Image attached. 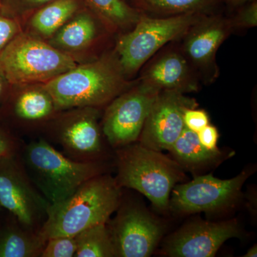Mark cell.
<instances>
[{
  "mask_svg": "<svg viewBox=\"0 0 257 257\" xmlns=\"http://www.w3.org/2000/svg\"><path fill=\"white\" fill-rule=\"evenodd\" d=\"M76 109L56 126L55 141L64 155L72 160L99 162L104 146L95 108Z\"/></svg>",
  "mask_w": 257,
  "mask_h": 257,
  "instance_id": "cell-13",
  "label": "cell"
},
{
  "mask_svg": "<svg viewBox=\"0 0 257 257\" xmlns=\"http://www.w3.org/2000/svg\"><path fill=\"white\" fill-rule=\"evenodd\" d=\"M109 229L115 256H150L162 236L157 221L137 207L120 209Z\"/></svg>",
  "mask_w": 257,
  "mask_h": 257,
  "instance_id": "cell-11",
  "label": "cell"
},
{
  "mask_svg": "<svg viewBox=\"0 0 257 257\" xmlns=\"http://www.w3.org/2000/svg\"><path fill=\"white\" fill-rule=\"evenodd\" d=\"M94 20L87 15H80L63 25L56 35L55 43L68 50H81L87 47L96 35Z\"/></svg>",
  "mask_w": 257,
  "mask_h": 257,
  "instance_id": "cell-21",
  "label": "cell"
},
{
  "mask_svg": "<svg viewBox=\"0 0 257 257\" xmlns=\"http://www.w3.org/2000/svg\"><path fill=\"white\" fill-rule=\"evenodd\" d=\"M120 200L116 179L103 174L96 176L62 202L51 204L39 234L45 241L57 236H75L88 228L107 223Z\"/></svg>",
  "mask_w": 257,
  "mask_h": 257,
  "instance_id": "cell-1",
  "label": "cell"
},
{
  "mask_svg": "<svg viewBox=\"0 0 257 257\" xmlns=\"http://www.w3.org/2000/svg\"><path fill=\"white\" fill-rule=\"evenodd\" d=\"M53 0H8L13 9L20 13H25L48 4Z\"/></svg>",
  "mask_w": 257,
  "mask_h": 257,
  "instance_id": "cell-28",
  "label": "cell"
},
{
  "mask_svg": "<svg viewBox=\"0 0 257 257\" xmlns=\"http://www.w3.org/2000/svg\"><path fill=\"white\" fill-rule=\"evenodd\" d=\"M169 150L181 164L189 167L210 163L220 156L218 149L208 150L199 142L197 133L186 126Z\"/></svg>",
  "mask_w": 257,
  "mask_h": 257,
  "instance_id": "cell-18",
  "label": "cell"
},
{
  "mask_svg": "<svg viewBox=\"0 0 257 257\" xmlns=\"http://www.w3.org/2000/svg\"><path fill=\"white\" fill-rule=\"evenodd\" d=\"M19 34L18 23L0 15V51Z\"/></svg>",
  "mask_w": 257,
  "mask_h": 257,
  "instance_id": "cell-26",
  "label": "cell"
},
{
  "mask_svg": "<svg viewBox=\"0 0 257 257\" xmlns=\"http://www.w3.org/2000/svg\"><path fill=\"white\" fill-rule=\"evenodd\" d=\"M77 0H53L32 16L31 26L45 37L58 31L78 9Z\"/></svg>",
  "mask_w": 257,
  "mask_h": 257,
  "instance_id": "cell-17",
  "label": "cell"
},
{
  "mask_svg": "<svg viewBox=\"0 0 257 257\" xmlns=\"http://www.w3.org/2000/svg\"><path fill=\"white\" fill-rule=\"evenodd\" d=\"M75 236H57L47 239L42 257H73L77 251Z\"/></svg>",
  "mask_w": 257,
  "mask_h": 257,
  "instance_id": "cell-24",
  "label": "cell"
},
{
  "mask_svg": "<svg viewBox=\"0 0 257 257\" xmlns=\"http://www.w3.org/2000/svg\"><path fill=\"white\" fill-rule=\"evenodd\" d=\"M43 89L53 101L56 110L104 105L124 89L119 69L108 60L76 66L45 83Z\"/></svg>",
  "mask_w": 257,
  "mask_h": 257,
  "instance_id": "cell-3",
  "label": "cell"
},
{
  "mask_svg": "<svg viewBox=\"0 0 257 257\" xmlns=\"http://www.w3.org/2000/svg\"><path fill=\"white\" fill-rule=\"evenodd\" d=\"M190 30L184 45L186 52L194 63L207 65L227 36L229 25L223 20L213 19L202 24L196 23Z\"/></svg>",
  "mask_w": 257,
  "mask_h": 257,
  "instance_id": "cell-15",
  "label": "cell"
},
{
  "mask_svg": "<svg viewBox=\"0 0 257 257\" xmlns=\"http://www.w3.org/2000/svg\"><path fill=\"white\" fill-rule=\"evenodd\" d=\"M199 21L194 13L167 18H140L133 32L119 39V64L126 73H134L167 42L189 31Z\"/></svg>",
  "mask_w": 257,
  "mask_h": 257,
  "instance_id": "cell-6",
  "label": "cell"
},
{
  "mask_svg": "<svg viewBox=\"0 0 257 257\" xmlns=\"http://www.w3.org/2000/svg\"><path fill=\"white\" fill-rule=\"evenodd\" d=\"M14 111L19 119L34 122L46 119L57 111L50 94L42 88L22 92L15 101Z\"/></svg>",
  "mask_w": 257,
  "mask_h": 257,
  "instance_id": "cell-19",
  "label": "cell"
},
{
  "mask_svg": "<svg viewBox=\"0 0 257 257\" xmlns=\"http://www.w3.org/2000/svg\"><path fill=\"white\" fill-rule=\"evenodd\" d=\"M196 106L183 92L160 91L144 124L140 145L159 152L170 150L185 126L184 112Z\"/></svg>",
  "mask_w": 257,
  "mask_h": 257,
  "instance_id": "cell-10",
  "label": "cell"
},
{
  "mask_svg": "<svg viewBox=\"0 0 257 257\" xmlns=\"http://www.w3.org/2000/svg\"><path fill=\"white\" fill-rule=\"evenodd\" d=\"M116 155L118 185L142 193L160 210L168 209L170 193L184 177L180 165L142 145L120 147Z\"/></svg>",
  "mask_w": 257,
  "mask_h": 257,
  "instance_id": "cell-4",
  "label": "cell"
},
{
  "mask_svg": "<svg viewBox=\"0 0 257 257\" xmlns=\"http://www.w3.org/2000/svg\"><path fill=\"white\" fill-rule=\"evenodd\" d=\"M50 205L15 155L0 159V206L11 212L20 225L38 231Z\"/></svg>",
  "mask_w": 257,
  "mask_h": 257,
  "instance_id": "cell-7",
  "label": "cell"
},
{
  "mask_svg": "<svg viewBox=\"0 0 257 257\" xmlns=\"http://www.w3.org/2000/svg\"><path fill=\"white\" fill-rule=\"evenodd\" d=\"M76 257H113L114 248L106 223L93 226L76 235Z\"/></svg>",
  "mask_w": 257,
  "mask_h": 257,
  "instance_id": "cell-20",
  "label": "cell"
},
{
  "mask_svg": "<svg viewBox=\"0 0 257 257\" xmlns=\"http://www.w3.org/2000/svg\"><path fill=\"white\" fill-rule=\"evenodd\" d=\"M17 147L13 139L0 128V159L15 155Z\"/></svg>",
  "mask_w": 257,
  "mask_h": 257,
  "instance_id": "cell-29",
  "label": "cell"
},
{
  "mask_svg": "<svg viewBox=\"0 0 257 257\" xmlns=\"http://www.w3.org/2000/svg\"><path fill=\"white\" fill-rule=\"evenodd\" d=\"M241 234L236 220L194 221L172 234L164 251L172 257H212L226 240L239 237Z\"/></svg>",
  "mask_w": 257,
  "mask_h": 257,
  "instance_id": "cell-12",
  "label": "cell"
},
{
  "mask_svg": "<svg viewBox=\"0 0 257 257\" xmlns=\"http://www.w3.org/2000/svg\"><path fill=\"white\" fill-rule=\"evenodd\" d=\"M0 207H1V206H0Z\"/></svg>",
  "mask_w": 257,
  "mask_h": 257,
  "instance_id": "cell-34",
  "label": "cell"
},
{
  "mask_svg": "<svg viewBox=\"0 0 257 257\" xmlns=\"http://www.w3.org/2000/svg\"><path fill=\"white\" fill-rule=\"evenodd\" d=\"M257 256V248L256 245L253 246V247L248 249L246 254L243 255V257H256Z\"/></svg>",
  "mask_w": 257,
  "mask_h": 257,
  "instance_id": "cell-31",
  "label": "cell"
},
{
  "mask_svg": "<svg viewBox=\"0 0 257 257\" xmlns=\"http://www.w3.org/2000/svg\"><path fill=\"white\" fill-rule=\"evenodd\" d=\"M143 83L160 91L184 93L196 88L187 61L175 52L162 56L152 64L144 76Z\"/></svg>",
  "mask_w": 257,
  "mask_h": 257,
  "instance_id": "cell-14",
  "label": "cell"
},
{
  "mask_svg": "<svg viewBox=\"0 0 257 257\" xmlns=\"http://www.w3.org/2000/svg\"><path fill=\"white\" fill-rule=\"evenodd\" d=\"M237 24L243 27H254L257 24V5L256 3L246 8L240 14L237 20Z\"/></svg>",
  "mask_w": 257,
  "mask_h": 257,
  "instance_id": "cell-30",
  "label": "cell"
},
{
  "mask_svg": "<svg viewBox=\"0 0 257 257\" xmlns=\"http://www.w3.org/2000/svg\"><path fill=\"white\" fill-rule=\"evenodd\" d=\"M3 91H4V83H3L2 79L0 78V97L3 95Z\"/></svg>",
  "mask_w": 257,
  "mask_h": 257,
  "instance_id": "cell-32",
  "label": "cell"
},
{
  "mask_svg": "<svg viewBox=\"0 0 257 257\" xmlns=\"http://www.w3.org/2000/svg\"><path fill=\"white\" fill-rule=\"evenodd\" d=\"M22 163L32 183L50 204L62 202L104 171L100 162L72 160L43 139L25 147Z\"/></svg>",
  "mask_w": 257,
  "mask_h": 257,
  "instance_id": "cell-2",
  "label": "cell"
},
{
  "mask_svg": "<svg viewBox=\"0 0 257 257\" xmlns=\"http://www.w3.org/2000/svg\"><path fill=\"white\" fill-rule=\"evenodd\" d=\"M160 90L143 83L140 87L116 96L106 108L102 131L109 145L122 147L135 143Z\"/></svg>",
  "mask_w": 257,
  "mask_h": 257,
  "instance_id": "cell-8",
  "label": "cell"
},
{
  "mask_svg": "<svg viewBox=\"0 0 257 257\" xmlns=\"http://www.w3.org/2000/svg\"><path fill=\"white\" fill-rule=\"evenodd\" d=\"M45 243L38 231L22 225L7 228L0 234V257L40 256Z\"/></svg>",
  "mask_w": 257,
  "mask_h": 257,
  "instance_id": "cell-16",
  "label": "cell"
},
{
  "mask_svg": "<svg viewBox=\"0 0 257 257\" xmlns=\"http://www.w3.org/2000/svg\"><path fill=\"white\" fill-rule=\"evenodd\" d=\"M76 66L72 56L28 34H18L0 51V75L14 85L46 83Z\"/></svg>",
  "mask_w": 257,
  "mask_h": 257,
  "instance_id": "cell-5",
  "label": "cell"
},
{
  "mask_svg": "<svg viewBox=\"0 0 257 257\" xmlns=\"http://www.w3.org/2000/svg\"><path fill=\"white\" fill-rule=\"evenodd\" d=\"M183 119L186 127L196 133L209 124V117L207 113L203 110L195 109V108L186 110Z\"/></svg>",
  "mask_w": 257,
  "mask_h": 257,
  "instance_id": "cell-25",
  "label": "cell"
},
{
  "mask_svg": "<svg viewBox=\"0 0 257 257\" xmlns=\"http://www.w3.org/2000/svg\"><path fill=\"white\" fill-rule=\"evenodd\" d=\"M108 23L117 27L138 23L141 17L122 0H83Z\"/></svg>",
  "mask_w": 257,
  "mask_h": 257,
  "instance_id": "cell-22",
  "label": "cell"
},
{
  "mask_svg": "<svg viewBox=\"0 0 257 257\" xmlns=\"http://www.w3.org/2000/svg\"><path fill=\"white\" fill-rule=\"evenodd\" d=\"M249 173L242 172L230 179H219L209 175L200 176L174 189L171 209L179 214L212 211L234 202Z\"/></svg>",
  "mask_w": 257,
  "mask_h": 257,
  "instance_id": "cell-9",
  "label": "cell"
},
{
  "mask_svg": "<svg viewBox=\"0 0 257 257\" xmlns=\"http://www.w3.org/2000/svg\"><path fill=\"white\" fill-rule=\"evenodd\" d=\"M246 1H247V0H230V2L234 3V4H239V3H244Z\"/></svg>",
  "mask_w": 257,
  "mask_h": 257,
  "instance_id": "cell-33",
  "label": "cell"
},
{
  "mask_svg": "<svg viewBox=\"0 0 257 257\" xmlns=\"http://www.w3.org/2000/svg\"><path fill=\"white\" fill-rule=\"evenodd\" d=\"M145 9L164 14L194 13L210 0H140Z\"/></svg>",
  "mask_w": 257,
  "mask_h": 257,
  "instance_id": "cell-23",
  "label": "cell"
},
{
  "mask_svg": "<svg viewBox=\"0 0 257 257\" xmlns=\"http://www.w3.org/2000/svg\"><path fill=\"white\" fill-rule=\"evenodd\" d=\"M198 138L203 146L209 150H216L219 133L215 126L208 124L197 133Z\"/></svg>",
  "mask_w": 257,
  "mask_h": 257,
  "instance_id": "cell-27",
  "label": "cell"
}]
</instances>
